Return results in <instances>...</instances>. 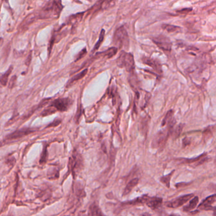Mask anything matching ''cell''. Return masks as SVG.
Instances as JSON below:
<instances>
[{
	"label": "cell",
	"mask_w": 216,
	"mask_h": 216,
	"mask_svg": "<svg viewBox=\"0 0 216 216\" xmlns=\"http://www.w3.org/2000/svg\"><path fill=\"white\" fill-rule=\"evenodd\" d=\"M198 201H199V198L198 197H193L192 199H191V200L188 203V204H187L186 206L183 207L182 209L183 212H191L192 210L196 208L198 203Z\"/></svg>",
	"instance_id": "4fadbf2b"
},
{
	"label": "cell",
	"mask_w": 216,
	"mask_h": 216,
	"mask_svg": "<svg viewBox=\"0 0 216 216\" xmlns=\"http://www.w3.org/2000/svg\"><path fill=\"white\" fill-rule=\"evenodd\" d=\"M191 8H183V9H181L179 11H177L178 12L180 13H182V14H185V13H188L189 12H190L191 11Z\"/></svg>",
	"instance_id": "836d02e7"
},
{
	"label": "cell",
	"mask_w": 216,
	"mask_h": 216,
	"mask_svg": "<svg viewBox=\"0 0 216 216\" xmlns=\"http://www.w3.org/2000/svg\"><path fill=\"white\" fill-rule=\"evenodd\" d=\"M162 28L168 32H180V31L181 30L180 27L170 24H163Z\"/></svg>",
	"instance_id": "ac0fdd59"
},
{
	"label": "cell",
	"mask_w": 216,
	"mask_h": 216,
	"mask_svg": "<svg viewBox=\"0 0 216 216\" xmlns=\"http://www.w3.org/2000/svg\"><path fill=\"white\" fill-rule=\"evenodd\" d=\"M193 196H194L193 194H188V195H182L181 197H177L174 200H172L166 202L165 206L167 207L172 209L178 208L183 206V205L185 204L189 200H190L193 197Z\"/></svg>",
	"instance_id": "52a82bcc"
},
{
	"label": "cell",
	"mask_w": 216,
	"mask_h": 216,
	"mask_svg": "<svg viewBox=\"0 0 216 216\" xmlns=\"http://www.w3.org/2000/svg\"><path fill=\"white\" fill-rule=\"evenodd\" d=\"M87 72H88V69H84V71H83L82 72H80V73H79L78 74L75 75V76H74V77L71 79V80H70V81L69 82L68 86H69V85H71V84H72L73 83H74V82H75V81H77L78 80H79V79H82L83 77H84L85 76V75H86V74H87Z\"/></svg>",
	"instance_id": "ffe728a7"
},
{
	"label": "cell",
	"mask_w": 216,
	"mask_h": 216,
	"mask_svg": "<svg viewBox=\"0 0 216 216\" xmlns=\"http://www.w3.org/2000/svg\"><path fill=\"white\" fill-rule=\"evenodd\" d=\"M175 172V170H173L172 171L171 173H169V174H167V176H162V177H160V181L162 183H163V184L167 187L169 188H170V181H171V179L172 177V174H174V172Z\"/></svg>",
	"instance_id": "e0dca14e"
},
{
	"label": "cell",
	"mask_w": 216,
	"mask_h": 216,
	"mask_svg": "<svg viewBox=\"0 0 216 216\" xmlns=\"http://www.w3.org/2000/svg\"><path fill=\"white\" fill-rule=\"evenodd\" d=\"M173 114H174V111L172 110H170L167 112L165 117L164 118L162 122V126H164L167 124H168V122L172 118V115H173Z\"/></svg>",
	"instance_id": "cb8c5ba5"
},
{
	"label": "cell",
	"mask_w": 216,
	"mask_h": 216,
	"mask_svg": "<svg viewBox=\"0 0 216 216\" xmlns=\"http://www.w3.org/2000/svg\"><path fill=\"white\" fill-rule=\"evenodd\" d=\"M83 13H78L74 15H72L68 19V23L71 24L72 25H75L77 24L78 22H79L80 20L83 18Z\"/></svg>",
	"instance_id": "2e32d148"
},
{
	"label": "cell",
	"mask_w": 216,
	"mask_h": 216,
	"mask_svg": "<svg viewBox=\"0 0 216 216\" xmlns=\"http://www.w3.org/2000/svg\"><path fill=\"white\" fill-rule=\"evenodd\" d=\"M172 133L170 129L167 127L165 131L159 132L155 135L153 140L152 147L154 148H159L161 147H164L165 145L169 134Z\"/></svg>",
	"instance_id": "277c9868"
},
{
	"label": "cell",
	"mask_w": 216,
	"mask_h": 216,
	"mask_svg": "<svg viewBox=\"0 0 216 216\" xmlns=\"http://www.w3.org/2000/svg\"><path fill=\"white\" fill-rule=\"evenodd\" d=\"M88 214L91 215H103V214H102L100 209H99L98 206L96 204H93L90 206V207L89 209Z\"/></svg>",
	"instance_id": "d6986e66"
},
{
	"label": "cell",
	"mask_w": 216,
	"mask_h": 216,
	"mask_svg": "<svg viewBox=\"0 0 216 216\" xmlns=\"http://www.w3.org/2000/svg\"><path fill=\"white\" fill-rule=\"evenodd\" d=\"M214 164H215V166H216V155H215V160H214Z\"/></svg>",
	"instance_id": "d590c367"
},
{
	"label": "cell",
	"mask_w": 216,
	"mask_h": 216,
	"mask_svg": "<svg viewBox=\"0 0 216 216\" xmlns=\"http://www.w3.org/2000/svg\"><path fill=\"white\" fill-rule=\"evenodd\" d=\"M117 63L120 67H125L129 72H132L134 69V60L131 53L122 51L117 60Z\"/></svg>",
	"instance_id": "3957f363"
},
{
	"label": "cell",
	"mask_w": 216,
	"mask_h": 216,
	"mask_svg": "<svg viewBox=\"0 0 216 216\" xmlns=\"http://www.w3.org/2000/svg\"><path fill=\"white\" fill-rule=\"evenodd\" d=\"M149 197L147 195H143L142 197H139L136 199L130 202V204L132 205H142V204H146L147 203Z\"/></svg>",
	"instance_id": "44dd1931"
},
{
	"label": "cell",
	"mask_w": 216,
	"mask_h": 216,
	"mask_svg": "<svg viewBox=\"0 0 216 216\" xmlns=\"http://www.w3.org/2000/svg\"><path fill=\"white\" fill-rule=\"evenodd\" d=\"M214 214H213V215H216V210H215V211H214Z\"/></svg>",
	"instance_id": "8d00e7d4"
},
{
	"label": "cell",
	"mask_w": 216,
	"mask_h": 216,
	"mask_svg": "<svg viewBox=\"0 0 216 216\" xmlns=\"http://www.w3.org/2000/svg\"><path fill=\"white\" fill-rule=\"evenodd\" d=\"M113 45L117 48H119V49L124 48L126 50H128L129 39L127 32L124 27H120L116 30L113 36Z\"/></svg>",
	"instance_id": "7a4b0ae2"
},
{
	"label": "cell",
	"mask_w": 216,
	"mask_h": 216,
	"mask_svg": "<svg viewBox=\"0 0 216 216\" xmlns=\"http://www.w3.org/2000/svg\"><path fill=\"white\" fill-rule=\"evenodd\" d=\"M104 36H105V30L103 29L101 31V33H100V37H99V39H98V41L96 42V44L95 45L93 50V52H95L98 49V48H100L101 44L102 43V42H103L104 41Z\"/></svg>",
	"instance_id": "484cf974"
},
{
	"label": "cell",
	"mask_w": 216,
	"mask_h": 216,
	"mask_svg": "<svg viewBox=\"0 0 216 216\" xmlns=\"http://www.w3.org/2000/svg\"><path fill=\"white\" fill-rule=\"evenodd\" d=\"M153 41L160 49L164 51H170L172 48V42L169 37L164 35H160L153 38Z\"/></svg>",
	"instance_id": "ba28073f"
},
{
	"label": "cell",
	"mask_w": 216,
	"mask_h": 216,
	"mask_svg": "<svg viewBox=\"0 0 216 216\" xmlns=\"http://www.w3.org/2000/svg\"><path fill=\"white\" fill-rule=\"evenodd\" d=\"M31 55H29L28 57V59H27V60H26V64L28 65V66H29V63L31 62Z\"/></svg>",
	"instance_id": "e575fe53"
},
{
	"label": "cell",
	"mask_w": 216,
	"mask_h": 216,
	"mask_svg": "<svg viewBox=\"0 0 216 216\" xmlns=\"http://www.w3.org/2000/svg\"><path fill=\"white\" fill-rule=\"evenodd\" d=\"M69 165L74 174H77L79 171L81 170L83 164L80 155L77 152L74 153L70 160Z\"/></svg>",
	"instance_id": "9c48e42d"
},
{
	"label": "cell",
	"mask_w": 216,
	"mask_h": 216,
	"mask_svg": "<svg viewBox=\"0 0 216 216\" xmlns=\"http://www.w3.org/2000/svg\"><path fill=\"white\" fill-rule=\"evenodd\" d=\"M162 198L159 197H150L146 203L147 206L152 210H155L161 206L162 203Z\"/></svg>",
	"instance_id": "7c38bea8"
},
{
	"label": "cell",
	"mask_w": 216,
	"mask_h": 216,
	"mask_svg": "<svg viewBox=\"0 0 216 216\" xmlns=\"http://www.w3.org/2000/svg\"><path fill=\"white\" fill-rule=\"evenodd\" d=\"M36 131H37V129L34 127L22 128L8 134V136L4 138V141H12V140L18 139L19 138H23L25 136H28V135L35 132Z\"/></svg>",
	"instance_id": "5b68a950"
},
{
	"label": "cell",
	"mask_w": 216,
	"mask_h": 216,
	"mask_svg": "<svg viewBox=\"0 0 216 216\" xmlns=\"http://www.w3.org/2000/svg\"><path fill=\"white\" fill-rule=\"evenodd\" d=\"M185 127V124H180L179 125H177L176 126V127L174 129V131L173 132V138L174 139H177V138H179V136H180V134H181L182 129Z\"/></svg>",
	"instance_id": "603a6c76"
},
{
	"label": "cell",
	"mask_w": 216,
	"mask_h": 216,
	"mask_svg": "<svg viewBox=\"0 0 216 216\" xmlns=\"http://www.w3.org/2000/svg\"><path fill=\"white\" fill-rule=\"evenodd\" d=\"M87 53V51H86V48H84V49L79 53L78 55L76 56V58H75V61H77L79 60H80V58H82L83 57H84V56Z\"/></svg>",
	"instance_id": "f546056e"
},
{
	"label": "cell",
	"mask_w": 216,
	"mask_h": 216,
	"mask_svg": "<svg viewBox=\"0 0 216 216\" xmlns=\"http://www.w3.org/2000/svg\"><path fill=\"white\" fill-rule=\"evenodd\" d=\"M12 69H13V67L12 66H11L8 71L5 72L4 74H3L1 75V84H2V86H6L7 84V82H8V77L10 74H11V72H12Z\"/></svg>",
	"instance_id": "7402d4cb"
},
{
	"label": "cell",
	"mask_w": 216,
	"mask_h": 216,
	"mask_svg": "<svg viewBox=\"0 0 216 216\" xmlns=\"http://www.w3.org/2000/svg\"><path fill=\"white\" fill-rule=\"evenodd\" d=\"M212 127H210V126L208 127L207 129H205L203 133V138H204L205 139H207L210 138V136H211L212 134Z\"/></svg>",
	"instance_id": "4316f807"
},
{
	"label": "cell",
	"mask_w": 216,
	"mask_h": 216,
	"mask_svg": "<svg viewBox=\"0 0 216 216\" xmlns=\"http://www.w3.org/2000/svg\"><path fill=\"white\" fill-rule=\"evenodd\" d=\"M16 79H17V77H16L15 75H14V76H13L12 78H11L10 82V84H10V85H9V88H13V86H14L15 84Z\"/></svg>",
	"instance_id": "1f68e13d"
},
{
	"label": "cell",
	"mask_w": 216,
	"mask_h": 216,
	"mask_svg": "<svg viewBox=\"0 0 216 216\" xmlns=\"http://www.w3.org/2000/svg\"><path fill=\"white\" fill-rule=\"evenodd\" d=\"M62 9L61 0H53L42 8L39 15L41 19L58 17Z\"/></svg>",
	"instance_id": "6da1fadb"
},
{
	"label": "cell",
	"mask_w": 216,
	"mask_h": 216,
	"mask_svg": "<svg viewBox=\"0 0 216 216\" xmlns=\"http://www.w3.org/2000/svg\"><path fill=\"white\" fill-rule=\"evenodd\" d=\"M47 150L46 148H45L44 149V151H43V152L42 153V155L41 156V159H40V164H45L46 162V160H47Z\"/></svg>",
	"instance_id": "f1b7e54d"
},
{
	"label": "cell",
	"mask_w": 216,
	"mask_h": 216,
	"mask_svg": "<svg viewBox=\"0 0 216 216\" xmlns=\"http://www.w3.org/2000/svg\"><path fill=\"white\" fill-rule=\"evenodd\" d=\"M61 122V121L60 119H55L54 121L52 123L50 124L49 126H48L47 127H55L57 126Z\"/></svg>",
	"instance_id": "d6a6232c"
},
{
	"label": "cell",
	"mask_w": 216,
	"mask_h": 216,
	"mask_svg": "<svg viewBox=\"0 0 216 216\" xmlns=\"http://www.w3.org/2000/svg\"><path fill=\"white\" fill-rule=\"evenodd\" d=\"M71 104V100L69 98H58L52 101L50 106L55 112H65L69 109Z\"/></svg>",
	"instance_id": "8992f818"
},
{
	"label": "cell",
	"mask_w": 216,
	"mask_h": 216,
	"mask_svg": "<svg viewBox=\"0 0 216 216\" xmlns=\"http://www.w3.org/2000/svg\"><path fill=\"white\" fill-rule=\"evenodd\" d=\"M138 182H139L138 178H134V179L129 181L128 182V184L127 185L125 190H124L123 195H126L130 193L132 191L133 189L138 184Z\"/></svg>",
	"instance_id": "5bb4252c"
},
{
	"label": "cell",
	"mask_w": 216,
	"mask_h": 216,
	"mask_svg": "<svg viewBox=\"0 0 216 216\" xmlns=\"http://www.w3.org/2000/svg\"><path fill=\"white\" fill-rule=\"evenodd\" d=\"M216 201V194L210 195L204 199L203 202L198 206V210H216V207H213L212 205Z\"/></svg>",
	"instance_id": "30bf717a"
},
{
	"label": "cell",
	"mask_w": 216,
	"mask_h": 216,
	"mask_svg": "<svg viewBox=\"0 0 216 216\" xmlns=\"http://www.w3.org/2000/svg\"><path fill=\"white\" fill-rule=\"evenodd\" d=\"M50 172H48V176L49 177L50 179H55V178H57L58 177V171H57L56 169H51L50 170Z\"/></svg>",
	"instance_id": "83f0119b"
},
{
	"label": "cell",
	"mask_w": 216,
	"mask_h": 216,
	"mask_svg": "<svg viewBox=\"0 0 216 216\" xmlns=\"http://www.w3.org/2000/svg\"><path fill=\"white\" fill-rule=\"evenodd\" d=\"M117 51V48L116 47H112L109 48V50H107L103 53L104 54V57H106L107 58H110L111 57H113Z\"/></svg>",
	"instance_id": "d4e9b609"
},
{
	"label": "cell",
	"mask_w": 216,
	"mask_h": 216,
	"mask_svg": "<svg viewBox=\"0 0 216 216\" xmlns=\"http://www.w3.org/2000/svg\"><path fill=\"white\" fill-rule=\"evenodd\" d=\"M143 61L144 63L147 64L150 67L153 68L157 73H159V74L162 73V66L159 62L156 61L155 60H153V59H152L150 58H147V57L143 58Z\"/></svg>",
	"instance_id": "8fae6325"
},
{
	"label": "cell",
	"mask_w": 216,
	"mask_h": 216,
	"mask_svg": "<svg viewBox=\"0 0 216 216\" xmlns=\"http://www.w3.org/2000/svg\"><path fill=\"white\" fill-rule=\"evenodd\" d=\"M190 139L188 138H185L182 139V147L183 148L186 147L187 146H189L190 144Z\"/></svg>",
	"instance_id": "4dcf8cb0"
},
{
	"label": "cell",
	"mask_w": 216,
	"mask_h": 216,
	"mask_svg": "<svg viewBox=\"0 0 216 216\" xmlns=\"http://www.w3.org/2000/svg\"><path fill=\"white\" fill-rule=\"evenodd\" d=\"M207 156V153H203L200 155H199L197 157L193 158V159H183L181 160V164H192L195 162H198V161L202 159L203 158Z\"/></svg>",
	"instance_id": "9a60e30c"
}]
</instances>
